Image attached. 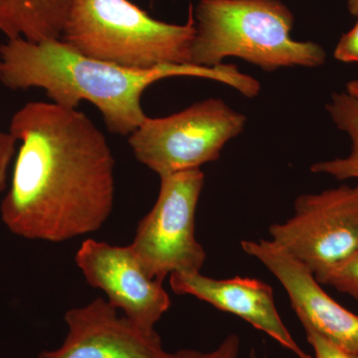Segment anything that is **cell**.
I'll return each mask as SVG.
<instances>
[{
  "label": "cell",
  "mask_w": 358,
  "mask_h": 358,
  "mask_svg": "<svg viewBox=\"0 0 358 358\" xmlns=\"http://www.w3.org/2000/svg\"><path fill=\"white\" fill-rule=\"evenodd\" d=\"M9 131L20 148L0 206L8 230L59 243L101 229L114 208L115 159L88 115L29 102L13 115Z\"/></svg>",
  "instance_id": "6da1fadb"
},
{
  "label": "cell",
  "mask_w": 358,
  "mask_h": 358,
  "mask_svg": "<svg viewBox=\"0 0 358 358\" xmlns=\"http://www.w3.org/2000/svg\"><path fill=\"white\" fill-rule=\"evenodd\" d=\"M173 77L214 80L249 96L257 80L234 65L164 66L136 70L88 57L62 39L31 42L6 39L0 45V82L6 88L41 89L52 103L77 109L83 101L95 106L110 133L129 136L147 119L141 98L148 87Z\"/></svg>",
  "instance_id": "7a4b0ae2"
},
{
  "label": "cell",
  "mask_w": 358,
  "mask_h": 358,
  "mask_svg": "<svg viewBox=\"0 0 358 358\" xmlns=\"http://www.w3.org/2000/svg\"><path fill=\"white\" fill-rule=\"evenodd\" d=\"M193 17L192 65L216 67L236 57L274 72L326 63L320 44L292 37L294 14L280 0H199Z\"/></svg>",
  "instance_id": "3957f363"
},
{
  "label": "cell",
  "mask_w": 358,
  "mask_h": 358,
  "mask_svg": "<svg viewBox=\"0 0 358 358\" xmlns=\"http://www.w3.org/2000/svg\"><path fill=\"white\" fill-rule=\"evenodd\" d=\"M193 6L185 24L152 17L129 0H75L61 39L88 57L136 70L192 64Z\"/></svg>",
  "instance_id": "277c9868"
},
{
  "label": "cell",
  "mask_w": 358,
  "mask_h": 358,
  "mask_svg": "<svg viewBox=\"0 0 358 358\" xmlns=\"http://www.w3.org/2000/svg\"><path fill=\"white\" fill-rule=\"evenodd\" d=\"M246 122V115L210 98L167 117H148L129 134V145L136 160L160 178L216 162Z\"/></svg>",
  "instance_id": "5b68a950"
},
{
  "label": "cell",
  "mask_w": 358,
  "mask_h": 358,
  "mask_svg": "<svg viewBox=\"0 0 358 358\" xmlns=\"http://www.w3.org/2000/svg\"><path fill=\"white\" fill-rule=\"evenodd\" d=\"M159 196L129 244L143 270L164 282L176 273L201 271L206 252L195 237V214L203 189L201 169L160 176Z\"/></svg>",
  "instance_id": "8992f818"
},
{
  "label": "cell",
  "mask_w": 358,
  "mask_h": 358,
  "mask_svg": "<svg viewBox=\"0 0 358 358\" xmlns=\"http://www.w3.org/2000/svg\"><path fill=\"white\" fill-rule=\"evenodd\" d=\"M270 241L315 278L343 262L358 248V185L303 194L294 215L268 228Z\"/></svg>",
  "instance_id": "52a82bcc"
},
{
  "label": "cell",
  "mask_w": 358,
  "mask_h": 358,
  "mask_svg": "<svg viewBox=\"0 0 358 358\" xmlns=\"http://www.w3.org/2000/svg\"><path fill=\"white\" fill-rule=\"evenodd\" d=\"M75 262L90 286L103 291L110 305L145 331H155L171 308L164 282L145 273L129 245L87 239L78 249Z\"/></svg>",
  "instance_id": "ba28073f"
},
{
  "label": "cell",
  "mask_w": 358,
  "mask_h": 358,
  "mask_svg": "<svg viewBox=\"0 0 358 358\" xmlns=\"http://www.w3.org/2000/svg\"><path fill=\"white\" fill-rule=\"evenodd\" d=\"M67 336L62 345L37 358H178L162 346L157 331H145L109 301L96 298L83 307L68 310Z\"/></svg>",
  "instance_id": "9c48e42d"
},
{
  "label": "cell",
  "mask_w": 358,
  "mask_h": 358,
  "mask_svg": "<svg viewBox=\"0 0 358 358\" xmlns=\"http://www.w3.org/2000/svg\"><path fill=\"white\" fill-rule=\"evenodd\" d=\"M241 248L281 282L306 331H315L358 353V315L334 300L310 270L270 240H243Z\"/></svg>",
  "instance_id": "30bf717a"
},
{
  "label": "cell",
  "mask_w": 358,
  "mask_h": 358,
  "mask_svg": "<svg viewBox=\"0 0 358 358\" xmlns=\"http://www.w3.org/2000/svg\"><path fill=\"white\" fill-rule=\"evenodd\" d=\"M174 293L192 296L221 312L236 315L262 331L298 358H313L294 341L275 307L274 291L267 282L254 278L214 279L201 273L169 275Z\"/></svg>",
  "instance_id": "8fae6325"
},
{
  "label": "cell",
  "mask_w": 358,
  "mask_h": 358,
  "mask_svg": "<svg viewBox=\"0 0 358 358\" xmlns=\"http://www.w3.org/2000/svg\"><path fill=\"white\" fill-rule=\"evenodd\" d=\"M75 0H0V33L31 42L61 39Z\"/></svg>",
  "instance_id": "7c38bea8"
},
{
  "label": "cell",
  "mask_w": 358,
  "mask_h": 358,
  "mask_svg": "<svg viewBox=\"0 0 358 358\" xmlns=\"http://www.w3.org/2000/svg\"><path fill=\"white\" fill-rule=\"evenodd\" d=\"M326 108L336 128L350 136L352 148L345 157L322 160L313 164L310 171L327 174L338 180H358V99L346 91L334 93Z\"/></svg>",
  "instance_id": "4fadbf2b"
},
{
  "label": "cell",
  "mask_w": 358,
  "mask_h": 358,
  "mask_svg": "<svg viewBox=\"0 0 358 358\" xmlns=\"http://www.w3.org/2000/svg\"><path fill=\"white\" fill-rule=\"evenodd\" d=\"M322 286H329L358 301V248L326 274L315 278Z\"/></svg>",
  "instance_id": "5bb4252c"
},
{
  "label": "cell",
  "mask_w": 358,
  "mask_h": 358,
  "mask_svg": "<svg viewBox=\"0 0 358 358\" xmlns=\"http://www.w3.org/2000/svg\"><path fill=\"white\" fill-rule=\"evenodd\" d=\"M241 341L236 334H230L210 352L195 350H178V358H240Z\"/></svg>",
  "instance_id": "9a60e30c"
},
{
  "label": "cell",
  "mask_w": 358,
  "mask_h": 358,
  "mask_svg": "<svg viewBox=\"0 0 358 358\" xmlns=\"http://www.w3.org/2000/svg\"><path fill=\"white\" fill-rule=\"evenodd\" d=\"M308 345L312 346L313 358H358V353L350 352L313 331H306Z\"/></svg>",
  "instance_id": "2e32d148"
},
{
  "label": "cell",
  "mask_w": 358,
  "mask_h": 358,
  "mask_svg": "<svg viewBox=\"0 0 358 358\" xmlns=\"http://www.w3.org/2000/svg\"><path fill=\"white\" fill-rule=\"evenodd\" d=\"M1 85V82H0ZM18 141L10 131H0V196L6 192L7 186V173L16 154Z\"/></svg>",
  "instance_id": "e0dca14e"
},
{
  "label": "cell",
  "mask_w": 358,
  "mask_h": 358,
  "mask_svg": "<svg viewBox=\"0 0 358 358\" xmlns=\"http://www.w3.org/2000/svg\"><path fill=\"white\" fill-rule=\"evenodd\" d=\"M334 57L339 62L358 64V20L352 29L339 39L334 48Z\"/></svg>",
  "instance_id": "ac0fdd59"
},
{
  "label": "cell",
  "mask_w": 358,
  "mask_h": 358,
  "mask_svg": "<svg viewBox=\"0 0 358 358\" xmlns=\"http://www.w3.org/2000/svg\"><path fill=\"white\" fill-rule=\"evenodd\" d=\"M346 92L350 95L358 99V80H352L346 85Z\"/></svg>",
  "instance_id": "d6986e66"
},
{
  "label": "cell",
  "mask_w": 358,
  "mask_h": 358,
  "mask_svg": "<svg viewBox=\"0 0 358 358\" xmlns=\"http://www.w3.org/2000/svg\"><path fill=\"white\" fill-rule=\"evenodd\" d=\"M348 7L350 13L358 17V0H348Z\"/></svg>",
  "instance_id": "ffe728a7"
}]
</instances>
